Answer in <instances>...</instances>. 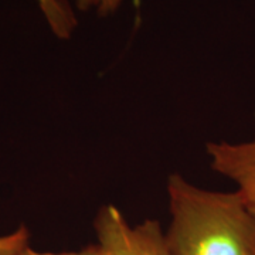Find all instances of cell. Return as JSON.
Instances as JSON below:
<instances>
[{
    "mask_svg": "<svg viewBox=\"0 0 255 255\" xmlns=\"http://www.w3.org/2000/svg\"><path fill=\"white\" fill-rule=\"evenodd\" d=\"M122 0H75L78 9L82 11L94 9L98 14H111L118 9Z\"/></svg>",
    "mask_w": 255,
    "mask_h": 255,
    "instance_id": "6",
    "label": "cell"
},
{
    "mask_svg": "<svg viewBox=\"0 0 255 255\" xmlns=\"http://www.w3.org/2000/svg\"><path fill=\"white\" fill-rule=\"evenodd\" d=\"M211 167L237 184V191L255 213V140L207 145Z\"/></svg>",
    "mask_w": 255,
    "mask_h": 255,
    "instance_id": "3",
    "label": "cell"
},
{
    "mask_svg": "<svg viewBox=\"0 0 255 255\" xmlns=\"http://www.w3.org/2000/svg\"><path fill=\"white\" fill-rule=\"evenodd\" d=\"M16 255H102L101 254L100 247L97 244H91L78 250V251H64V253H43V251H37L34 248H31L27 246L26 248H23L21 251H18Z\"/></svg>",
    "mask_w": 255,
    "mask_h": 255,
    "instance_id": "7",
    "label": "cell"
},
{
    "mask_svg": "<svg viewBox=\"0 0 255 255\" xmlns=\"http://www.w3.org/2000/svg\"><path fill=\"white\" fill-rule=\"evenodd\" d=\"M167 199L172 255H255V213L237 190H206L172 174Z\"/></svg>",
    "mask_w": 255,
    "mask_h": 255,
    "instance_id": "1",
    "label": "cell"
},
{
    "mask_svg": "<svg viewBox=\"0 0 255 255\" xmlns=\"http://www.w3.org/2000/svg\"><path fill=\"white\" fill-rule=\"evenodd\" d=\"M37 3L55 36L67 38L71 34L77 21L68 3L63 0H37Z\"/></svg>",
    "mask_w": 255,
    "mask_h": 255,
    "instance_id": "4",
    "label": "cell"
},
{
    "mask_svg": "<svg viewBox=\"0 0 255 255\" xmlns=\"http://www.w3.org/2000/svg\"><path fill=\"white\" fill-rule=\"evenodd\" d=\"M30 243V231L26 226H20L9 234L0 236V255H16Z\"/></svg>",
    "mask_w": 255,
    "mask_h": 255,
    "instance_id": "5",
    "label": "cell"
},
{
    "mask_svg": "<svg viewBox=\"0 0 255 255\" xmlns=\"http://www.w3.org/2000/svg\"><path fill=\"white\" fill-rule=\"evenodd\" d=\"M94 228L102 255H172L156 220L130 226L115 206H104L94 220Z\"/></svg>",
    "mask_w": 255,
    "mask_h": 255,
    "instance_id": "2",
    "label": "cell"
}]
</instances>
